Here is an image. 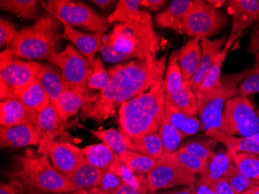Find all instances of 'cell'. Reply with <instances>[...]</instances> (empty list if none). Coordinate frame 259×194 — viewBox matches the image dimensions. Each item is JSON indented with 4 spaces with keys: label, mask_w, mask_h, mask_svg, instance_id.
<instances>
[{
    "label": "cell",
    "mask_w": 259,
    "mask_h": 194,
    "mask_svg": "<svg viewBox=\"0 0 259 194\" xmlns=\"http://www.w3.org/2000/svg\"><path fill=\"white\" fill-rule=\"evenodd\" d=\"M165 70L166 58L164 56L160 59L153 57L143 61L132 60L110 67V84L100 92L94 103H87L82 107L81 118L103 121L114 116L116 107L123 102L164 81Z\"/></svg>",
    "instance_id": "obj_1"
},
{
    "label": "cell",
    "mask_w": 259,
    "mask_h": 194,
    "mask_svg": "<svg viewBox=\"0 0 259 194\" xmlns=\"http://www.w3.org/2000/svg\"><path fill=\"white\" fill-rule=\"evenodd\" d=\"M161 43L162 38L154 29L151 14L145 10H141L135 20L117 23L102 39V44L123 54L128 60L136 58L140 61L157 57Z\"/></svg>",
    "instance_id": "obj_2"
},
{
    "label": "cell",
    "mask_w": 259,
    "mask_h": 194,
    "mask_svg": "<svg viewBox=\"0 0 259 194\" xmlns=\"http://www.w3.org/2000/svg\"><path fill=\"white\" fill-rule=\"evenodd\" d=\"M164 81L119 106L120 131L127 138L157 132L164 117Z\"/></svg>",
    "instance_id": "obj_3"
},
{
    "label": "cell",
    "mask_w": 259,
    "mask_h": 194,
    "mask_svg": "<svg viewBox=\"0 0 259 194\" xmlns=\"http://www.w3.org/2000/svg\"><path fill=\"white\" fill-rule=\"evenodd\" d=\"M48 158L35 150H26L16 157L10 179L20 186L41 192L64 193L76 191L70 179L58 172Z\"/></svg>",
    "instance_id": "obj_4"
},
{
    "label": "cell",
    "mask_w": 259,
    "mask_h": 194,
    "mask_svg": "<svg viewBox=\"0 0 259 194\" xmlns=\"http://www.w3.org/2000/svg\"><path fill=\"white\" fill-rule=\"evenodd\" d=\"M60 21L50 13L39 17L30 27L18 30L17 37L7 49L17 58L48 59L56 52L60 40Z\"/></svg>",
    "instance_id": "obj_5"
},
{
    "label": "cell",
    "mask_w": 259,
    "mask_h": 194,
    "mask_svg": "<svg viewBox=\"0 0 259 194\" xmlns=\"http://www.w3.org/2000/svg\"><path fill=\"white\" fill-rule=\"evenodd\" d=\"M247 68L235 74L223 75L212 90L197 99V113L203 130H220L223 110L228 100L236 96L239 85L251 73Z\"/></svg>",
    "instance_id": "obj_6"
},
{
    "label": "cell",
    "mask_w": 259,
    "mask_h": 194,
    "mask_svg": "<svg viewBox=\"0 0 259 194\" xmlns=\"http://www.w3.org/2000/svg\"><path fill=\"white\" fill-rule=\"evenodd\" d=\"M225 1L193 0V5L185 19L183 33L199 39L213 37L228 26V19L218 4Z\"/></svg>",
    "instance_id": "obj_7"
},
{
    "label": "cell",
    "mask_w": 259,
    "mask_h": 194,
    "mask_svg": "<svg viewBox=\"0 0 259 194\" xmlns=\"http://www.w3.org/2000/svg\"><path fill=\"white\" fill-rule=\"evenodd\" d=\"M47 11L60 17L71 27H81L84 30L104 33L110 23L107 17L97 14L87 4L70 0H49L41 2Z\"/></svg>",
    "instance_id": "obj_8"
},
{
    "label": "cell",
    "mask_w": 259,
    "mask_h": 194,
    "mask_svg": "<svg viewBox=\"0 0 259 194\" xmlns=\"http://www.w3.org/2000/svg\"><path fill=\"white\" fill-rule=\"evenodd\" d=\"M220 131L242 138L259 133V118L251 100L241 96L228 100L223 110Z\"/></svg>",
    "instance_id": "obj_9"
},
{
    "label": "cell",
    "mask_w": 259,
    "mask_h": 194,
    "mask_svg": "<svg viewBox=\"0 0 259 194\" xmlns=\"http://www.w3.org/2000/svg\"><path fill=\"white\" fill-rule=\"evenodd\" d=\"M48 61L59 67L67 88L89 93L88 80L92 66L88 59L73 45L68 44L62 52H54Z\"/></svg>",
    "instance_id": "obj_10"
},
{
    "label": "cell",
    "mask_w": 259,
    "mask_h": 194,
    "mask_svg": "<svg viewBox=\"0 0 259 194\" xmlns=\"http://www.w3.org/2000/svg\"><path fill=\"white\" fill-rule=\"evenodd\" d=\"M165 101L190 116L196 117L197 100L189 82L183 78L177 52L171 54L164 79Z\"/></svg>",
    "instance_id": "obj_11"
},
{
    "label": "cell",
    "mask_w": 259,
    "mask_h": 194,
    "mask_svg": "<svg viewBox=\"0 0 259 194\" xmlns=\"http://www.w3.org/2000/svg\"><path fill=\"white\" fill-rule=\"evenodd\" d=\"M0 79L10 99H15V93L36 80L38 62H26L15 58L6 48L0 55Z\"/></svg>",
    "instance_id": "obj_12"
},
{
    "label": "cell",
    "mask_w": 259,
    "mask_h": 194,
    "mask_svg": "<svg viewBox=\"0 0 259 194\" xmlns=\"http://www.w3.org/2000/svg\"><path fill=\"white\" fill-rule=\"evenodd\" d=\"M147 175L148 190L151 193L179 185L193 187L198 180L196 175L185 170L168 154H162L157 160L155 166Z\"/></svg>",
    "instance_id": "obj_13"
},
{
    "label": "cell",
    "mask_w": 259,
    "mask_h": 194,
    "mask_svg": "<svg viewBox=\"0 0 259 194\" xmlns=\"http://www.w3.org/2000/svg\"><path fill=\"white\" fill-rule=\"evenodd\" d=\"M37 151L50 158L55 169L68 178L85 160L81 148L68 142H58L49 137H42Z\"/></svg>",
    "instance_id": "obj_14"
},
{
    "label": "cell",
    "mask_w": 259,
    "mask_h": 194,
    "mask_svg": "<svg viewBox=\"0 0 259 194\" xmlns=\"http://www.w3.org/2000/svg\"><path fill=\"white\" fill-rule=\"evenodd\" d=\"M228 14L232 19V28L225 44L229 49L235 41L238 40L243 32L251 23L259 20V1L257 0H229L225 1Z\"/></svg>",
    "instance_id": "obj_15"
},
{
    "label": "cell",
    "mask_w": 259,
    "mask_h": 194,
    "mask_svg": "<svg viewBox=\"0 0 259 194\" xmlns=\"http://www.w3.org/2000/svg\"><path fill=\"white\" fill-rule=\"evenodd\" d=\"M43 136L38 125H20L0 128V144L2 148H20L38 145Z\"/></svg>",
    "instance_id": "obj_16"
},
{
    "label": "cell",
    "mask_w": 259,
    "mask_h": 194,
    "mask_svg": "<svg viewBox=\"0 0 259 194\" xmlns=\"http://www.w3.org/2000/svg\"><path fill=\"white\" fill-rule=\"evenodd\" d=\"M54 16L60 21L63 27V32L61 35V38L72 42L79 49L80 52L88 59L90 65H92L95 59L96 54L100 52L101 49L103 32L94 33H84L71 27L60 17Z\"/></svg>",
    "instance_id": "obj_17"
},
{
    "label": "cell",
    "mask_w": 259,
    "mask_h": 194,
    "mask_svg": "<svg viewBox=\"0 0 259 194\" xmlns=\"http://www.w3.org/2000/svg\"><path fill=\"white\" fill-rule=\"evenodd\" d=\"M39 113L15 99L1 101L0 124L3 127L20 125H38Z\"/></svg>",
    "instance_id": "obj_18"
},
{
    "label": "cell",
    "mask_w": 259,
    "mask_h": 194,
    "mask_svg": "<svg viewBox=\"0 0 259 194\" xmlns=\"http://www.w3.org/2000/svg\"><path fill=\"white\" fill-rule=\"evenodd\" d=\"M193 5V0H174L165 10L155 15V24L159 28L171 29L183 33L185 19Z\"/></svg>",
    "instance_id": "obj_19"
},
{
    "label": "cell",
    "mask_w": 259,
    "mask_h": 194,
    "mask_svg": "<svg viewBox=\"0 0 259 194\" xmlns=\"http://www.w3.org/2000/svg\"><path fill=\"white\" fill-rule=\"evenodd\" d=\"M227 40H228L227 35L216 40L202 39L201 44H200L202 49L201 59L194 76L190 82L192 90L194 93L199 88L209 68L214 63L217 57L221 52V48L225 46Z\"/></svg>",
    "instance_id": "obj_20"
},
{
    "label": "cell",
    "mask_w": 259,
    "mask_h": 194,
    "mask_svg": "<svg viewBox=\"0 0 259 194\" xmlns=\"http://www.w3.org/2000/svg\"><path fill=\"white\" fill-rule=\"evenodd\" d=\"M199 37L190 39L177 52V58L183 80L190 83L196 73L201 59L202 49Z\"/></svg>",
    "instance_id": "obj_21"
},
{
    "label": "cell",
    "mask_w": 259,
    "mask_h": 194,
    "mask_svg": "<svg viewBox=\"0 0 259 194\" xmlns=\"http://www.w3.org/2000/svg\"><path fill=\"white\" fill-rule=\"evenodd\" d=\"M98 96L99 94L81 93L66 88L61 94L55 106L61 116L68 121L87 103H94Z\"/></svg>",
    "instance_id": "obj_22"
},
{
    "label": "cell",
    "mask_w": 259,
    "mask_h": 194,
    "mask_svg": "<svg viewBox=\"0 0 259 194\" xmlns=\"http://www.w3.org/2000/svg\"><path fill=\"white\" fill-rule=\"evenodd\" d=\"M36 79L49 94L51 103L56 106L61 94L67 88L62 73L52 65L38 63Z\"/></svg>",
    "instance_id": "obj_23"
},
{
    "label": "cell",
    "mask_w": 259,
    "mask_h": 194,
    "mask_svg": "<svg viewBox=\"0 0 259 194\" xmlns=\"http://www.w3.org/2000/svg\"><path fill=\"white\" fill-rule=\"evenodd\" d=\"M204 131L205 135L222 143L228 153L250 152L259 156V144L250 138L233 136L216 128H209Z\"/></svg>",
    "instance_id": "obj_24"
},
{
    "label": "cell",
    "mask_w": 259,
    "mask_h": 194,
    "mask_svg": "<svg viewBox=\"0 0 259 194\" xmlns=\"http://www.w3.org/2000/svg\"><path fill=\"white\" fill-rule=\"evenodd\" d=\"M234 168V165L229 153L227 151L218 153L209 162L206 171L201 174L196 184L209 186L218 179L227 178Z\"/></svg>",
    "instance_id": "obj_25"
},
{
    "label": "cell",
    "mask_w": 259,
    "mask_h": 194,
    "mask_svg": "<svg viewBox=\"0 0 259 194\" xmlns=\"http://www.w3.org/2000/svg\"><path fill=\"white\" fill-rule=\"evenodd\" d=\"M15 100H20L39 113L51 103L49 94L37 79L27 87L16 92Z\"/></svg>",
    "instance_id": "obj_26"
},
{
    "label": "cell",
    "mask_w": 259,
    "mask_h": 194,
    "mask_svg": "<svg viewBox=\"0 0 259 194\" xmlns=\"http://www.w3.org/2000/svg\"><path fill=\"white\" fill-rule=\"evenodd\" d=\"M164 118L178 128L186 137L195 135L203 130V125L197 117L190 116L177 110L171 103L165 101Z\"/></svg>",
    "instance_id": "obj_27"
},
{
    "label": "cell",
    "mask_w": 259,
    "mask_h": 194,
    "mask_svg": "<svg viewBox=\"0 0 259 194\" xmlns=\"http://www.w3.org/2000/svg\"><path fill=\"white\" fill-rule=\"evenodd\" d=\"M128 149L150 156L157 160L163 154V145L158 132L151 133L137 138L125 136Z\"/></svg>",
    "instance_id": "obj_28"
},
{
    "label": "cell",
    "mask_w": 259,
    "mask_h": 194,
    "mask_svg": "<svg viewBox=\"0 0 259 194\" xmlns=\"http://www.w3.org/2000/svg\"><path fill=\"white\" fill-rule=\"evenodd\" d=\"M81 151L85 160L103 173L108 172L113 163L119 159V156L104 143L89 145L81 148Z\"/></svg>",
    "instance_id": "obj_29"
},
{
    "label": "cell",
    "mask_w": 259,
    "mask_h": 194,
    "mask_svg": "<svg viewBox=\"0 0 259 194\" xmlns=\"http://www.w3.org/2000/svg\"><path fill=\"white\" fill-rule=\"evenodd\" d=\"M103 173L90 164L87 160L78 166L74 173L68 177L71 183L75 186L77 190L81 189H92L99 187L101 183Z\"/></svg>",
    "instance_id": "obj_30"
},
{
    "label": "cell",
    "mask_w": 259,
    "mask_h": 194,
    "mask_svg": "<svg viewBox=\"0 0 259 194\" xmlns=\"http://www.w3.org/2000/svg\"><path fill=\"white\" fill-rule=\"evenodd\" d=\"M66 122L52 103L39 113L38 126L43 132V136L55 138L62 135Z\"/></svg>",
    "instance_id": "obj_31"
},
{
    "label": "cell",
    "mask_w": 259,
    "mask_h": 194,
    "mask_svg": "<svg viewBox=\"0 0 259 194\" xmlns=\"http://www.w3.org/2000/svg\"><path fill=\"white\" fill-rule=\"evenodd\" d=\"M40 3L37 0H1L0 7L22 20H29L38 15Z\"/></svg>",
    "instance_id": "obj_32"
},
{
    "label": "cell",
    "mask_w": 259,
    "mask_h": 194,
    "mask_svg": "<svg viewBox=\"0 0 259 194\" xmlns=\"http://www.w3.org/2000/svg\"><path fill=\"white\" fill-rule=\"evenodd\" d=\"M218 141L206 135V138H196L183 143L180 149L187 151L208 163L213 160L216 153L213 151Z\"/></svg>",
    "instance_id": "obj_33"
},
{
    "label": "cell",
    "mask_w": 259,
    "mask_h": 194,
    "mask_svg": "<svg viewBox=\"0 0 259 194\" xmlns=\"http://www.w3.org/2000/svg\"><path fill=\"white\" fill-rule=\"evenodd\" d=\"M158 135L161 138L163 145V154H173L177 151L181 141L186 138V135L176 128L172 124L164 118L158 128Z\"/></svg>",
    "instance_id": "obj_34"
},
{
    "label": "cell",
    "mask_w": 259,
    "mask_h": 194,
    "mask_svg": "<svg viewBox=\"0 0 259 194\" xmlns=\"http://www.w3.org/2000/svg\"><path fill=\"white\" fill-rule=\"evenodd\" d=\"M228 52H229V49L225 47H223L222 50H221L219 55L217 57L214 63L211 66L207 73L205 75L199 88L195 92L196 100L199 97H201L203 95L209 92V90H212L216 86L217 83L219 82L221 77V68H222L223 64L228 55Z\"/></svg>",
    "instance_id": "obj_35"
},
{
    "label": "cell",
    "mask_w": 259,
    "mask_h": 194,
    "mask_svg": "<svg viewBox=\"0 0 259 194\" xmlns=\"http://www.w3.org/2000/svg\"><path fill=\"white\" fill-rule=\"evenodd\" d=\"M229 154L232 159L234 166L240 173L254 180L258 179V156L250 152L229 153Z\"/></svg>",
    "instance_id": "obj_36"
},
{
    "label": "cell",
    "mask_w": 259,
    "mask_h": 194,
    "mask_svg": "<svg viewBox=\"0 0 259 194\" xmlns=\"http://www.w3.org/2000/svg\"><path fill=\"white\" fill-rule=\"evenodd\" d=\"M141 0H120L116 4L114 11L107 17L109 23H126L135 20L141 14Z\"/></svg>",
    "instance_id": "obj_37"
},
{
    "label": "cell",
    "mask_w": 259,
    "mask_h": 194,
    "mask_svg": "<svg viewBox=\"0 0 259 194\" xmlns=\"http://www.w3.org/2000/svg\"><path fill=\"white\" fill-rule=\"evenodd\" d=\"M120 161L132 171L148 174L155 166L156 160L150 156L137 151H125L119 156Z\"/></svg>",
    "instance_id": "obj_38"
},
{
    "label": "cell",
    "mask_w": 259,
    "mask_h": 194,
    "mask_svg": "<svg viewBox=\"0 0 259 194\" xmlns=\"http://www.w3.org/2000/svg\"><path fill=\"white\" fill-rule=\"evenodd\" d=\"M92 133L96 138L101 140L103 143L110 147L112 151L118 156L129 150L126 145L124 135L118 130L115 128L100 131L93 130Z\"/></svg>",
    "instance_id": "obj_39"
},
{
    "label": "cell",
    "mask_w": 259,
    "mask_h": 194,
    "mask_svg": "<svg viewBox=\"0 0 259 194\" xmlns=\"http://www.w3.org/2000/svg\"><path fill=\"white\" fill-rule=\"evenodd\" d=\"M169 156L185 170L192 174H203L209 164L207 162L181 149L177 150L176 152Z\"/></svg>",
    "instance_id": "obj_40"
},
{
    "label": "cell",
    "mask_w": 259,
    "mask_h": 194,
    "mask_svg": "<svg viewBox=\"0 0 259 194\" xmlns=\"http://www.w3.org/2000/svg\"><path fill=\"white\" fill-rule=\"evenodd\" d=\"M91 66L92 71L88 80L89 90H97L101 92L110 84L111 77L99 57H96Z\"/></svg>",
    "instance_id": "obj_41"
},
{
    "label": "cell",
    "mask_w": 259,
    "mask_h": 194,
    "mask_svg": "<svg viewBox=\"0 0 259 194\" xmlns=\"http://www.w3.org/2000/svg\"><path fill=\"white\" fill-rule=\"evenodd\" d=\"M254 93H259V52L255 55V61L251 73L237 89L236 96L247 97Z\"/></svg>",
    "instance_id": "obj_42"
},
{
    "label": "cell",
    "mask_w": 259,
    "mask_h": 194,
    "mask_svg": "<svg viewBox=\"0 0 259 194\" xmlns=\"http://www.w3.org/2000/svg\"><path fill=\"white\" fill-rule=\"evenodd\" d=\"M232 186L233 189L238 194L244 193L245 191L255 184L254 179H250L247 176L240 173L236 167L234 166L232 171L229 173L226 178Z\"/></svg>",
    "instance_id": "obj_43"
},
{
    "label": "cell",
    "mask_w": 259,
    "mask_h": 194,
    "mask_svg": "<svg viewBox=\"0 0 259 194\" xmlns=\"http://www.w3.org/2000/svg\"><path fill=\"white\" fill-rule=\"evenodd\" d=\"M17 27L14 26V23L8 21L7 20L1 19L0 20V45L1 48L4 46L9 47L14 39L17 37Z\"/></svg>",
    "instance_id": "obj_44"
},
{
    "label": "cell",
    "mask_w": 259,
    "mask_h": 194,
    "mask_svg": "<svg viewBox=\"0 0 259 194\" xmlns=\"http://www.w3.org/2000/svg\"><path fill=\"white\" fill-rule=\"evenodd\" d=\"M123 183L121 178L117 175L108 171L103 173L101 183L99 187L109 194H113Z\"/></svg>",
    "instance_id": "obj_45"
},
{
    "label": "cell",
    "mask_w": 259,
    "mask_h": 194,
    "mask_svg": "<svg viewBox=\"0 0 259 194\" xmlns=\"http://www.w3.org/2000/svg\"><path fill=\"white\" fill-rule=\"evenodd\" d=\"M209 187L216 194H238L226 178H221L214 181Z\"/></svg>",
    "instance_id": "obj_46"
},
{
    "label": "cell",
    "mask_w": 259,
    "mask_h": 194,
    "mask_svg": "<svg viewBox=\"0 0 259 194\" xmlns=\"http://www.w3.org/2000/svg\"><path fill=\"white\" fill-rule=\"evenodd\" d=\"M259 52V20L256 22L251 30L248 52L255 55Z\"/></svg>",
    "instance_id": "obj_47"
},
{
    "label": "cell",
    "mask_w": 259,
    "mask_h": 194,
    "mask_svg": "<svg viewBox=\"0 0 259 194\" xmlns=\"http://www.w3.org/2000/svg\"><path fill=\"white\" fill-rule=\"evenodd\" d=\"M143 192L144 191L141 190L139 188L123 182L113 194H143Z\"/></svg>",
    "instance_id": "obj_48"
},
{
    "label": "cell",
    "mask_w": 259,
    "mask_h": 194,
    "mask_svg": "<svg viewBox=\"0 0 259 194\" xmlns=\"http://www.w3.org/2000/svg\"><path fill=\"white\" fill-rule=\"evenodd\" d=\"M18 183L12 181L10 183H1L0 186V194H19Z\"/></svg>",
    "instance_id": "obj_49"
},
{
    "label": "cell",
    "mask_w": 259,
    "mask_h": 194,
    "mask_svg": "<svg viewBox=\"0 0 259 194\" xmlns=\"http://www.w3.org/2000/svg\"><path fill=\"white\" fill-rule=\"evenodd\" d=\"M165 0H143L141 1V5L145 7H149L153 10H160L166 4Z\"/></svg>",
    "instance_id": "obj_50"
},
{
    "label": "cell",
    "mask_w": 259,
    "mask_h": 194,
    "mask_svg": "<svg viewBox=\"0 0 259 194\" xmlns=\"http://www.w3.org/2000/svg\"><path fill=\"white\" fill-rule=\"evenodd\" d=\"M92 3L96 4L97 7L103 9V10H107V9L112 7L116 3V1H112V0H93Z\"/></svg>",
    "instance_id": "obj_51"
},
{
    "label": "cell",
    "mask_w": 259,
    "mask_h": 194,
    "mask_svg": "<svg viewBox=\"0 0 259 194\" xmlns=\"http://www.w3.org/2000/svg\"><path fill=\"white\" fill-rule=\"evenodd\" d=\"M162 194H196V191L193 188H183L182 189L170 191V192H164Z\"/></svg>",
    "instance_id": "obj_52"
},
{
    "label": "cell",
    "mask_w": 259,
    "mask_h": 194,
    "mask_svg": "<svg viewBox=\"0 0 259 194\" xmlns=\"http://www.w3.org/2000/svg\"><path fill=\"white\" fill-rule=\"evenodd\" d=\"M196 194H216L210 188L206 185H197Z\"/></svg>",
    "instance_id": "obj_53"
},
{
    "label": "cell",
    "mask_w": 259,
    "mask_h": 194,
    "mask_svg": "<svg viewBox=\"0 0 259 194\" xmlns=\"http://www.w3.org/2000/svg\"><path fill=\"white\" fill-rule=\"evenodd\" d=\"M242 194H259L258 185H254V186H251L250 189H248V190L245 191Z\"/></svg>",
    "instance_id": "obj_54"
},
{
    "label": "cell",
    "mask_w": 259,
    "mask_h": 194,
    "mask_svg": "<svg viewBox=\"0 0 259 194\" xmlns=\"http://www.w3.org/2000/svg\"><path fill=\"white\" fill-rule=\"evenodd\" d=\"M91 194H109L102 190L100 187L92 188Z\"/></svg>",
    "instance_id": "obj_55"
},
{
    "label": "cell",
    "mask_w": 259,
    "mask_h": 194,
    "mask_svg": "<svg viewBox=\"0 0 259 194\" xmlns=\"http://www.w3.org/2000/svg\"><path fill=\"white\" fill-rule=\"evenodd\" d=\"M72 194H91V191L90 192L88 189H81L75 191V192H72Z\"/></svg>",
    "instance_id": "obj_56"
},
{
    "label": "cell",
    "mask_w": 259,
    "mask_h": 194,
    "mask_svg": "<svg viewBox=\"0 0 259 194\" xmlns=\"http://www.w3.org/2000/svg\"><path fill=\"white\" fill-rule=\"evenodd\" d=\"M249 138H251V140H253V141H255L257 144H259V133H257L256 135H252L251 137H249Z\"/></svg>",
    "instance_id": "obj_57"
},
{
    "label": "cell",
    "mask_w": 259,
    "mask_h": 194,
    "mask_svg": "<svg viewBox=\"0 0 259 194\" xmlns=\"http://www.w3.org/2000/svg\"><path fill=\"white\" fill-rule=\"evenodd\" d=\"M254 182H255L256 185H258L259 186V178L257 179H255V180H254Z\"/></svg>",
    "instance_id": "obj_58"
},
{
    "label": "cell",
    "mask_w": 259,
    "mask_h": 194,
    "mask_svg": "<svg viewBox=\"0 0 259 194\" xmlns=\"http://www.w3.org/2000/svg\"><path fill=\"white\" fill-rule=\"evenodd\" d=\"M257 116H258V118H259V109H257Z\"/></svg>",
    "instance_id": "obj_59"
},
{
    "label": "cell",
    "mask_w": 259,
    "mask_h": 194,
    "mask_svg": "<svg viewBox=\"0 0 259 194\" xmlns=\"http://www.w3.org/2000/svg\"><path fill=\"white\" fill-rule=\"evenodd\" d=\"M55 194H60V193H55Z\"/></svg>",
    "instance_id": "obj_60"
}]
</instances>
